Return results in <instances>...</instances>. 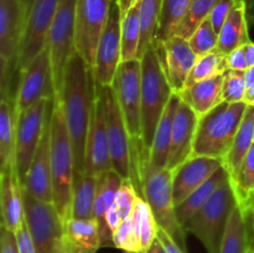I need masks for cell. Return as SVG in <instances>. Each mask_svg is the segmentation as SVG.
Listing matches in <instances>:
<instances>
[{"label": "cell", "mask_w": 254, "mask_h": 253, "mask_svg": "<svg viewBox=\"0 0 254 253\" xmlns=\"http://www.w3.org/2000/svg\"><path fill=\"white\" fill-rule=\"evenodd\" d=\"M64 118L74 156V174L84 173L86 145L96 98L93 68L74 52L68 60L64 76L61 96Z\"/></svg>", "instance_id": "obj_1"}, {"label": "cell", "mask_w": 254, "mask_h": 253, "mask_svg": "<svg viewBox=\"0 0 254 253\" xmlns=\"http://www.w3.org/2000/svg\"><path fill=\"white\" fill-rule=\"evenodd\" d=\"M149 149L144 145L139 149L138 184L140 197L150 206L158 227L163 228L174 242L188 253L186 231L176 217L175 202L173 195V171L169 169H156L148 160Z\"/></svg>", "instance_id": "obj_2"}, {"label": "cell", "mask_w": 254, "mask_h": 253, "mask_svg": "<svg viewBox=\"0 0 254 253\" xmlns=\"http://www.w3.org/2000/svg\"><path fill=\"white\" fill-rule=\"evenodd\" d=\"M51 171L54 205L62 222L71 218L72 189L74 179V156L64 118V103L54 99L51 119Z\"/></svg>", "instance_id": "obj_3"}, {"label": "cell", "mask_w": 254, "mask_h": 253, "mask_svg": "<svg viewBox=\"0 0 254 253\" xmlns=\"http://www.w3.org/2000/svg\"><path fill=\"white\" fill-rule=\"evenodd\" d=\"M248 106L246 102H222L200 117L191 156H208L225 163Z\"/></svg>", "instance_id": "obj_4"}, {"label": "cell", "mask_w": 254, "mask_h": 253, "mask_svg": "<svg viewBox=\"0 0 254 253\" xmlns=\"http://www.w3.org/2000/svg\"><path fill=\"white\" fill-rule=\"evenodd\" d=\"M237 205L230 179L184 223V230L197 237L208 253H220L228 221Z\"/></svg>", "instance_id": "obj_5"}, {"label": "cell", "mask_w": 254, "mask_h": 253, "mask_svg": "<svg viewBox=\"0 0 254 253\" xmlns=\"http://www.w3.org/2000/svg\"><path fill=\"white\" fill-rule=\"evenodd\" d=\"M141 62V143L150 149L159 121L174 94L164 73L155 47H151Z\"/></svg>", "instance_id": "obj_6"}, {"label": "cell", "mask_w": 254, "mask_h": 253, "mask_svg": "<svg viewBox=\"0 0 254 253\" xmlns=\"http://www.w3.org/2000/svg\"><path fill=\"white\" fill-rule=\"evenodd\" d=\"M32 0H0V92L11 91Z\"/></svg>", "instance_id": "obj_7"}, {"label": "cell", "mask_w": 254, "mask_h": 253, "mask_svg": "<svg viewBox=\"0 0 254 253\" xmlns=\"http://www.w3.org/2000/svg\"><path fill=\"white\" fill-rule=\"evenodd\" d=\"M76 1L77 0H60L56 15L47 35L46 46L51 60L56 98L61 96L67 62L76 52Z\"/></svg>", "instance_id": "obj_8"}, {"label": "cell", "mask_w": 254, "mask_h": 253, "mask_svg": "<svg viewBox=\"0 0 254 253\" xmlns=\"http://www.w3.org/2000/svg\"><path fill=\"white\" fill-rule=\"evenodd\" d=\"M131 141H141V62L123 61L112 83Z\"/></svg>", "instance_id": "obj_9"}, {"label": "cell", "mask_w": 254, "mask_h": 253, "mask_svg": "<svg viewBox=\"0 0 254 253\" xmlns=\"http://www.w3.org/2000/svg\"><path fill=\"white\" fill-rule=\"evenodd\" d=\"M114 0H77L76 51L93 68L96 52L102 34L108 24Z\"/></svg>", "instance_id": "obj_10"}, {"label": "cell", "mask_w": 254, "mask_h": 253, "mask_svg": "<svg viewBox=\"0 0 254 253\" xmlns=\"http://www.w3.org/2000/svg\"><path fill=\"white\" fill-rule=\"evenodd\" d=\"M98 88L101 89L104 103L112 169L117 171L123 180L131 179V166H133L131 139L129 136L123 114H122L112 87H98Z\"/></svg>", "instance_id": "obj_11"}, {"label": "cell", "mask_w": 254, "mask_h": 253, "mask_svg": "<svg viewBox=\"0 0 254 253\" xmlns=\"http://www.w3.org/2000/svg\"><path fill=\"white\" fill-rule=\"evenodd\" d=\"M50 102L51 99H40L27 109L17 113L15 166L21 185L26 179L35 151L41 140Z\"/></svg>", "instance_id": "obj_12"}, {"label": "cell", "mask_w": 254, "mask_h": 253, "mask_svg": "<svg viewBox=\"0 0 254 253\" xmlns=\"http://www.w3.org/2000/svg\"><path fill=\"white\" fill-rule=\"evenodd\" d=\"M25 221L37 253H54L56 241L64 235V222L54 203L30 195L22 186Z\"/></svg>", "instance_id": "obj_13"}, {"label": "cell", "mask_w": 254, "mask_h": 253, "mask_svg": "<svg viewBox=\"0 0 254 253\" xmlns=\"http://www.w3.org/2000/svg\"><path fill=\"white\" fill-rule=\"evenodd\" d=\"M60 0H32L17 57V73L46 47L47 35L56 15Z\"/></svg>", "instance_id": "obj_14"}, {"label": "cell", "mask_w": 254, "mask_h": 253, "mask_svg": "<svg viewBox=\"0 0 254 253\" xmlns=\"http://www.w3.org/2000/svg\"><path fill=\"white\" fill-rule=\"evenodd\" d=\"M15 99L16 112L25 111L40 99L56 98V92L52 78V66L47 46L35 57L31 63L19 73Z\"/></svg>", "instance_id": "obj_15"}, {"label": "cell", "mask_w": 254, "mask_h": 253, "mask_svg": "<svg viewBox=\"0 0 254 253\" xmlns=\"http://www.w3.org/2000/svg\"><path fill=\"white\" fill-rule=\"evenodd\" d=\"M122 62V14L114 0L108 24L102 34L96 52L93 77L96 86L111 87Z\"/></svg>", "instance_id": "obj_16"}, {"label": "cell", "mask_w": 254, "mask_h": 253, "mask_svg": "<svg viewBox=\"0 0 254 253\" xmlns=\"http://www.w3.org/2000/svg\"><path fill=\"white\" fill-rule=\"evenodd\" d=\"M54 101L50 102L47 108L45 129L41 140L32 158L31 165L27 171L24 186L25 190L35 198L44 202L54 203L52 191V171H51V119Z\"/></svg>", "instance_id": "obj_17"}, {"label": "cell", "mask_w": 254, "mask_h": 253, "mask_svg": "<svg viewBox=\"0 0 254 253\" xmlns=\"http://www.w3.org/2000/svg\"><path fill=\"white\" fill-rule=\"evenodd\" d=\"M154 47L174 93L179 94L185 88L197 56L188 40L180 36H171L165 41H155Z\"/></svg>", "instance_id": "obj_18"}, {"label": "cell", "mask_w": 254, "mask_h": 253, "mask_svg": "<svg viewBox=\"0 0 254 253\" xmlns=\"http://www.w3.org/2000/svg\"><path fill=\"white\" fill-rule=\"evenodd\" d=\"M112 170L111 153L106 128V113L101 89L96 86V98L86 145L84 173L99 176Z\"/></svg>", "instance_id": "obj_19"}, {"label": "cell", "mask_w": 254, "mask_h": 253, "mask_svg": "<svg viewBox=\"0 0 254 253\" xmlns=\"http://www.w3.org/2000/svg\"><path fill=\"white\" fill-rule=\"evenodd\" d=\"M222 166H225V163L221 159L191 156L175 169L173 171V195L175 206L186 200Z\"/></svg>", "instance_id": "obj_20"}, {"label": "cell", "mask_w": 254, "mask_h": 253, "mask_svg": "<svg viewBox=\"0 0 254 253\" xmlns=\"http://www.w3.org/2000/svg\"><path fill=\"white\" fill-rule=\"evenodd\" d=\"M181 98V97H180ZM198 117L186 102L180 99L175 117H174L173 134H171L170 153L166 169L174 171L192 155L193 141Z\"/></svg>", "instance_id": "obj_21"}, {"label": "cell", "mask_w": 254, "mask_h": 253, "mask_svg": "<svg viewBox=\"0 0 254 253\" xmlns=\"http://www.w3.org/2000/svg\"><path fill=\"white\" fill-rule=\"evenodd\" d=\"M0 207L4 227L16 233L25 221L22 185L16 168L1 170L0 175Z\"/></svg>", "instance_id": "obj_22"}, {"label": "cell", "mask_w": 254, "mask_h": 253, "mask_svg": "<svg viewBox=\"0 0 254 253\" xmlns=\"http://www.w3.org/2000/svg\"><path fill=\"white\" fill-rule=\"evenodd\" d=\"M17 112L12 91L1 94L0 102V166L1 170L15 166Z\"/></svg>", "instance_id": "obj_23"}, {"label": "cell", "mask_w": 254, "mask_h": 253, "mask_svg": "<svg viewBox=\"0 0 254 253\" xmlns=\"http://www.w3.org/2000/svg\"><path fill=\"white\" fill-rule=\"evenodd\" d=\"M122 183H123V179L113 169L99 175L96 200H94L93 206V218H96L99 223L102 247L114 246L113 233L111 232V230L106 225V213L108 211V208L116 201L117 192H118Z\"/></svg>", "instance_id": "obj_24"}, {"label": "cell", "mask_w": 254, "mask_h": 253, "mask_svg": "<svg viewBox=\"0 0 254 253\" xmlns=\"http://www.w3.org/2000/svg\"><path fill=\"white\" fill-rule=\"evenodd\" d=\"M184 102L193 109L197 117L205 116L220 106L223 99V74L197 82L179 93Z\"/></svg>", "instance_id": "obj_25"}, {"label": "cell", "mask_w": 254, "mask_h": 253, "mask_svg": "<svg viewBox=\"0 0 254 253\" xmlns=\"http://www.w3.org/2000/svg\"><path fill=\"white\" fill-rule=\"evenodd\" d=\"M180 96L174 93L159 121L156 126L155 134H154L153 143L149 149L148 160L151 166L156 169H165L168 165L169 153H170L171 134H173L174 117H175L176 109H178Z\"/></svg>", "instance_id": "obj_26"}, {"label": "cell", "mask_w": 254, "mask_h": 253, "mask_svg": "<svg viewBox=\"0 0 254 253\" xmlns=\"http://www.w3.org/2000/svg\"><path fill=\"white\" fill-rule=\"evenodd\" d=\"M248 42H251V39L248 34L247 9L245 1L238 0L218 34L217 50L227 56L230 52L243 47Z\"/></svg>", "instance_id": "obj_27"}, {"label": "cell", "mask_w": 254, "mask_h": 253, "mask_svg": "<svg viewBox=\"0 0 254 253\" xmlns=\"http://www.w3.org/2000/svg\"><path fill=\"white\" fill-rule=\"evenodd\" d=\"M64 235L76 253H97L102 247L101 230L96 218H69L64 223Z\"/></svg>", "instance_id": "obj_28"}, {"label": "cell", "mask_w": 254, "mask_h": 253, "mask_svg": "<svg viewBox=\"0 0 254 253\" xmlns=\"http://www.w3.org/2000/svg\"><path fill=\"white\" fill-rule=\"evenodd\" d=\"M99 176L87 173L74 174L72 189L71 218L87 220L93 218V206L96 200Z\"/></svg>", "instance_id": "obj_29"}, {"label": "cell", "mask_w": 254, "mask_h": 253, "mask_svg": "<svg viewBox=\"0 0 254 253\" xmlns=\"http://www.w3.org/2000/svg\"><path fill=\"white\" fill-rule=\"evenodd\" d=\"M253 133H254V106H248L243 121L241 123L236 138L233 140L232 148L225 159V168L230 174V179L237 175L243 160L251 148L253 146Z\"/></svg>", "instance_id": "obj_30"}, {"label": "cell", "mask_w": 254, "mask_h": 253, "mask_svg": "<svg viewBox=\"0 0 254 253\" xmlns=\"http://www.w3.org/2000/svg\"><path fill=\"white\" fill-rule=\"evenodd\" d=\"M228 180H230V174H228L227 169H226L225 166L218 169L206 183H203L200 188L196 189L186 200H184L183 202L179 203L178 206H175L176 217H178L179 222L184 226V223H185L196 211L200 210L201 206L215 193V191L217 190L218 188H221V186Z\"/></svg>", "instance_id": "obj_31"}, {"label": "cell", "mask_w": 254, "mask_h": 253, "mask_svg": "<svg viewBox=\"0 0 254 253\" xmlns=\"http://www.w3.org/2000/svg\"><path fill=\"white\" fill-rule=\"evenodd\" d=\"M252 247V236L245 215L236 206L228 221L220 253H247Z\"/></svg>", "instance_id": "obj_32"}, {"label": "cell", "mask_w": 254, "mask_h": 253, "mask_svg": "<svg viewBox=\"0 0 254 253\" xmlns=\"http://www.w3.org/2000/svg\"><path fill=\"white\" fill-rule=\"evenodd\" d=\"M163 0H141L139 2V20H140V42H139L138 60L154 46Z\"/></svg>", "instance_id": "obj_33"}, {"label": "cell", "mask_w": 254, "mask_h": 253, "mask_svg": "<svg viewBox=\"0 0 254 253\" xmlns=\"http://www.w3.org/2000/svg\"><path fill=\"white\" fill-rule=\"evenodd\" d=\"M191 1L192 0H163L155 41H165L174 36L176 27L188 14Z\"/></svg>", "instance_id": "obj_34"}, {"label": "cell", "mask_w": 254, "mask_h": 253, "mask_svg": "<svg viewBox=\"0 0 254 253\" xmlns=\"http://www.w3.org/2000/svg\"><path fill=\"white\" fill-rule=\"evenodd\" d=\"M133 218L136 236L140 241V253H146V251L150 248L154 241L156 240L158 223H156L149 203L140 196H138V198H136L135 207L133 211Z\"/></svg>", "instance_id": "obj_35"}, {"label": "cell", "mask_w": 254, "mask_h": 253, "mask_svg": "<svg viewBox=\"0 0 254 253\" xmlns=\"http://www.w3.org/2000/svg\"><path fill=\"white\" fill-rule=\"evenodd\" d=\"M140 42L139 4L122 16V62L138 60Z\"/></svg>", "instance_id": "obj_36"}, {"label": "cell", "mask_w": 254, "mask_h": 253, "mask_svg": "<svg viewBox=\"0 0 254 253\" xmlns=\"http://www.w3.org/2000/svg\"><path fill=\"white\" fill-rule=\"evenodd\" d=\"M227 69V59H226L225 55L221 54L218 50L208 52V54L203 55V56L197 57L195 66L191 69L190 74L188 77L185 88L197 83V82L225 74Z\"/></svg>", "instance_id": "obj_37"}, {"label": "cell", "mask_w": 254, "mask_h": 253, "mask_svg": "<svg viewBox=\"0 0 254 253\" xmlns=\"http://www.w3.org/2000/svg\"><path fill=\"white\" fill-rule=\"evenodd\" d=\"M220 0H192L183 21L176 27L174 36L189 40L195 30L205 21Z\"/></svg>", "instance_id": "obj_38"}, {"label": "cell", "mask_w": 254, "mask_h": 253, "mask_svg": "<svg viewBox=\"0 0 254 253\" xmlns=\"http://www.w3.org/2000/svg\"><path fill=\"white\" fill-rule=\"evenodd\" d=\"M231 183H232L238 205L245 206L254 191V145L246 155L237 175L231 179Z\"/></svg>", "instance_id": "obj_39"}, {"label": "cell", "mask_w": 254, "mask_h": 253, "mask_svg": "<svg viewBox=\"0 0 254 253\" xmlns=\"http://www.w3.org/2000/svg\"><path fill=\"white\" fill-rule=\"evenodd\" d=\"M189 45L195 52L197 57L212 52L217 50L218 46V34L211 25L210 20L206 19L197 29L195 30L190 39L188 40Z\"/></svg>", "instance_id": "obj_40"}, {"label": "cell", "mask_w": 254, "mask_h": 253, "mask_svg": "<svg viewBox=\"0 0 254 253\" xmlns=\"http://www.w3.org/2000/svg\"><path fill=\"white\" fill-rule=\"evenodd\" d=\"M114 247L124 251L126 253H140V241L135 232L133 213L122 221L121 226L113 233Z\"/></svg>", "instance_id": "obj_41"}, {"label": "cell", "mask_w": 254, "mask_h": 253, "mask_svg": "<svg viewBox=\"0 0 254 253\" xmlns=\"http://www.w3.org/2000/svg\"><path fill=\"white\" fill-rule=\"evenodd\" d=\"M247 92L246 71L227 69L223 74V99L228 103L245 102Z\"/></svg>", "instance_id": "obj_42"}, {"label": "cell", "mask_w": 254, "mask_h": 253, "mask_svg": "<svg viewBox=\"0 0 254 253\" xmlns=\"http://www.w3.org/2000/svg\"><path fill=\"white\" fill-rule=\"evenodd\" d=\"M138 196V191L131 179H124L114 201L123 220L133 213Z\"/></svg>", "instance_id": "obj_43"}, {"label": "cell", "mask_w": 254, "mask_h": 253, "mask_svg": "<svg viewBox=\"0 0 254 253\" xmlns=\"http://www.w3.org/2000/svg\"><path fill=\"white\" fill-rule=\"evenodd\" d=\"M237 1L238 0H220V1L217 2V5L213 7L211 14L208 15L207 19L210 20L211 25H212V27L215 29V31L217 32V34H220L226 19H227V16L230 15V12L232 11L235 5L237 4Z\"/></svg>", "instance_id": "obj_44"}, {"label": "cell", "mask_w": 254, "mask_h": 253, "mask_svg": "<svg viewBox=\"0 0 254 253\" xmlns=\"http://www.w3.org/2000/svg\"><path fill=\"white\" fill-rule=\"evenodd\" d=\"M15 236H16V242L20 253H37L34 241L30 235L29 228H27L26 221H24V223L20 227V230L15 233Z\"/></svg>", "instance_id": "obj_45"}, {"label": "cell", "mask_w": 254, "mask_h": 253, "mask_svg": "<svg viewBox=\"0 0 254 253\" xmlns=\"http://www.w3.org/2000/svg\"><path fill=\"white\" fill-rule=\"evenodd\" d=\"M0 253H20L15 233L2 225L0 231Z\"/></svg>", "instance_id": "obj_46"}, {"label": "cell", "mask_w": 254, "mask_h": 253, "mask_svg": "<svg viewBox=\"0 0 254 253\" xmlns=\"http://www.w3.org/2000/svg\"><path fill=\"white\" fill-rule=\"evenodd\" d=\"M226 59H227L228 69H233V71H247L250 68L243 47H240V49L230 52L226 56Z\"/></svg>", "instance_id": "obj_47"}, {"label": "cell", "mask_w": 254, "mask_h": 253, "mask_svg": "<svg viewBox=\"0 0 254 253\" xmlns=\"http://www.w3.org/2000/svg\"><path fill=\"white\" fill-rule=\"evenodd\" d=\"M122 221H123V218H122L121 213H119V211H118V207H117L116 202H114L113 205L108 208V211H107V213H106L107 227L111 230L112 233H114V231H116L117 228L121 226Z\"/></svg>", "instance_id": "obj_48"}, {"label": "cell", "mask_w": 254, "mask_h": 253, "mask_svg": "<svg viewBox=\"0 0 254 253\" xmlns=\"http://www.w3.org/2000/svg\"><path fill=\"white\" fill-rule=\"evenodd\" d=\"M156 238L163 243V246L165 247V250L168 251V253H186L174 242L173 238H171L163 228L158 227V235H156Z\"/></svg>", "instance_id": "obj_49"}, {"label": "cell", "mask_w": 254, "mask_h": 253, "mask_svg": "<svg viewBox=\"0 0 254 253\" xmlns=\"http://www.w3.org/2000/svg\"><path fill=\"white\" fill-rule=\"evenodd\" d=\"M54 253H76V252L73 251L72 246L69 245L68 240L64 237V235H62L61 237L56 241Z\"/></svg>", "instance_id": "obj_50"}, {"label": "cell", "mask_w": 254, "mask_h": 253, "mask_svg": "<svg viewBox=\"0 0 254 253\" xmlns=\"http://www.w3.org/2000/svg\"><path fill=\"white\" fill-rule=\"evenodd\" d=\"M140 1L141 0H116L122 16H123V15H126L127 12L131 9V7H134L135 5H138Z\"/></svg>", "instance_id": "obj_51"}, {"label": "cell", "mask_w": 254, "mask_h": 253, "mask_svg": "<svg viewBox=\"0 0 254 253\" xmlns=\"http://www.w3.org/2000/svg\"><path fill=\"white\" fill-rule=\"evenodd\" d=\"M243 50H245L246 59H247L248 67L254 66V42H248L247 45L243 46Z\"/></svg>", "instance_id": "obj_52"}, {"label": "cell", "mask_w": 254, "mask_h": 253, "mask_svg": "<svg viewBox=\"0 0 254 253\" xmlns=\"http://www.w3.org/2000/svg\"><path fill=\"white\" fill-rule=\"evenodd\" d=\"M146 253H168V251L165 250L163 243L156 238V240L153 242V245L150 246V248L146 251Z\"/></svg>", "instance_id": "obj_53"}, {"label": "cell", "mask_w": 254, "mask_h": 253, "mask_svg": "<svg viewBox=\"0 0 254 253\" xmlns=\"http://www.w3.org/2000/svg\"><path fill=\"white\" fill-rule=\"evenodd\" d=\"M246 4V9H247V16L248 21L254 24V0H243Z\"/></svg>", "instance_id": "obj_54"}, {"label": "cell", "mask_w": 254, "mask_h": 253, "mask_svg": "<svg viewBox=\"0 0 254 253\" xmlns=\"http://www.w3.org/2000/svg\"><path fill=\"white\" fill-rule=\"evenodd\" d=\"M245 102L250 106H254V82L250 88H247V92H246Z\"/></svg>", "instance_id": "obj_55"}, {"label": "cell", "mask_w": 254, "mask_h": 253, "mask_svg": "<svg viewBox=\"0 0 254 253\" xmlns=\"http://www.w3.org/2000/svg\"><path fill=\"white\" fill-rule=\"evenodd\" d=\"M238 206H240V205H238ZM240 207L242 208V210H248L254 216V191L252 192V195H251L248 202L246 203L245 206H240Z\"/></svg>", "instance_id": "obj_56"}, {"label": "cell", "mask_w": 254, "mask_h": 253, "mask_svg": "<svg viewBox=\"0 0 254 253\" xmlns=\"http://www.w3.org/2000/svg\"><path fill=\"white\" fill-rule=\"evenodd\" d=\"M247 253H254V250H253V248L252 247H251L250 248V251H248V252Z\"/></svg>", "instance_id": "obj_57"}, {"label": "cell", "mask_w": 254, "mask_h": 253, "mask_svg": "<svg viewBox=\"0 0 254 253\" xmlns=\"http://www.w3.org/2000/svg\"><path fill=\"white\" fill-rule=\"evenodd\" d=\"M252 248H253V250H254V241H253V242H252Z\"/></svg>", "instance_id": "obj_58"}, {"label": "cell", "mask_w": 254, "mask_h": 253, "mask_svg": "<svg viewBox=\"0 0 254 253\" xmlns=\"http://www.w3.org/2000/svg\"><path fill=\"white\" fill-rule=\"evenodd\" d=\"M253 145H254V133H253Z\"/></svg>", "instance_id": "obj_59"}]
</instances>
